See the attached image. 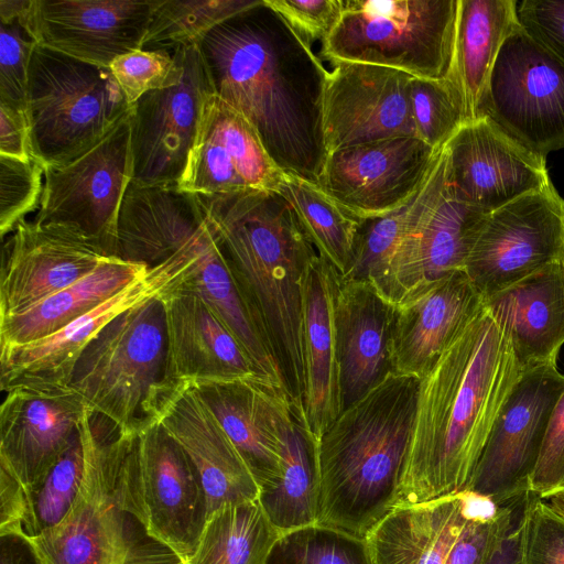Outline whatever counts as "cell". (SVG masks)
Wrapping results in <instances>:
<instances>
[{
  "label": "cell",
  "mask_w": 564,
  "mask_h": 564,
  "mask_svg": "<svg viewBox=\"0 0 564 564\" xmlns=\"http://www.w3.org/2000/svg\"><path fill=\"white\" fill-rule=\"evenodd\" d=\"M564 491V391L551 413L529 492L540 499Z\"/></svg>",
  "instance_id": "48"
},
{
  "label": "cell",
  "mask_w": 564,
  "mask_h": 564,
  "mask_svg": "<svg viewBox=\"0 0 564 564\" xmlns=\"http://www.w3.org/2000/svg\"><path fill=\"white\" fill-rule=\"evenodd\" d=\"M484 118L539 156L564 149V63L519 22L496 58Z\"/></svg>",
  "instance_id": "12"
},
{
  "label": "cell",
  "mask_w": 564,
  "mask_h": 564,
  "mask_svg": "<svg viewBox=\"0 0 564 564\" xmlns=\"http://www.w3.org/2000/svg\"><path fill=\"white\" fill-rule=\"evenodd\" d=\"M564 260V200L550 184L494 210L464 271L482 300Z\"/></svg>",
  "instance_id": "13"
},
{
  "label": "cell",
  "mask_w": 564,
  "mask_h": 564,
  "mask_svg": "<svg viewBox=\"0 0 564 564\" xmlns=\"http://www.w3.org/2000/svg\"><path fill=\"white\" fill-rule=\"evenodd\" d=\"M108 257L82 234L22 220L3 246L0 317L19 314L73 285Z\"/></svg>",
  "instance_id": "21"
},
{
  "label": "cell",
  "mask_w": 564,
  "mask_h": 564,
  "mask_svg": "<svg viewBox=\"0 0 564 564\" xmlns=\"http://www.w3.org/2000/svg\"><path fill=\"white\" fill-rule=\"evenodd\" d=\"M109 69L131 106L150 91L177 84L183 73L176 52L145 50L117 57Z\"/></svg>",
  "instance_id": "44"
},
{
  "label": "cell",
  "mask_w": 564,
  "mask_h": 564,
  "mask_svg": "<svg viewBox=\"0 0 564 564\" xmlns=\"http://www.w3.org/2000/svg\"><path fill=\"white\" fill-rule=\"evenodd\" d=\"M340 273L316 254L303 284V347L306 424L317 441L340 414L339 365L336 333V293Z\"/></svg>",
  "instance_id": "31"
},
{
  "label": "cell",
  "mask_w": 564,
  "mask_h": 564,
  "mask_svg": "<svg viewBox=\"0 0 564 564\" xmlns=\"http://www.w3.org/2000/svg\"><path fill=\"white\" fill-rule=\"evenodd\" d=\"M178 282L161 296L167 392L178 383L257 375L238 341L205 300L180 288Z\"/></svg>",
  "instance_id": "28"
},
{
  "label": "cell",
  "mask_w": 564,
  "mask_h": 564,
  "mask_svg": "<svg viewBox=\"0 0 564 564\" xmlns=\"http://www.w3.org/2000/svg\"><path fill=\"white\" fill-rule=\"evenodd\" d=\"M85 470L80 432L40 487L29 496L30 516L24 533L36 536L59 523L79 492Z\"/></svg>",
  "instance_id": "42"
},
{
  "label": "cell",
  "mask_w": 564,
  "mask_h": 564,
  "mask_svg": "<svg viewBox=\"0 0 564 564\" xmlns=\"http://www.w3.org/2000/svg\"><path fill=\"white\" fill-rule=\"evenodd\" d=\"M214 413L246 462L260 490L281 474V423L291 400L288 392L251 375L187 383Z\"/></svg>",
  "instance_id": "25"
},
{
  "label": "cell",
  "mask_w": 564,
  "mask_h": 564,
  "mask_svg": "<svg viewBox=\"0 0 564 564\" xmlns=\"http://www.w3.org/2000/svg\"><path fill=\"white\" fill-rule=\"evenodd\" d=\"M206 223L199 195L131 181L119 213L116 258L152 268L193 243Z\"/></svg>",
  "instance_id": "30"
},
{
  "label": "cell",
  "mask_w": 564,
  "mask_h": 564,
  "mask_svg": "<svg viewBox=\"0 0 564 564\" xmlns=\"http://www.w3.org/2000/svg\"><path fill=\"white\" fill-rule=\"evenodd\" d=\"M122 491L126 510L184 563L207 520L206 494L194 464L159 422L131 438Z\"/></svg>",
  "instance_id": "10"
},
{
  "label": "cell",
  "mask_w": 564,
  "mask_h": 564,
  "mask_svg": "<svg viewBox=\"0 0 564 564\" xmlns=\"http://www.w3.org/2000/svg\"><path fill=\"white\" fill-rule=\"evenodd\" d=\"M554 511L564 518V491L555 494L545 500Z\"/></svg>",
  "instance_id": "56"
},
{
  "label": "cell",
  "mask_w": 564,
  "mask_h": 564,
  "mask_svg": "<svg viewBox=\"0 0 564 564\" xmlns=\"http://www.w3.org/2000/svg\"><path fill=\"white\" fill-rule=\"evenodd\" d=\"M517 0H458L447 79L462 96L466 123L484 118L489 78L502 43L518 22Z\"/></svg>",
  "instance_id": "33"
},
{
  "label": "cell",
  "mask_w": 564,
  "mask_h": 564,
  "mask_svg": "<svg viewBox=\"0 0 564 564\" xmlns=\"http://www.w3.org/2000/svg\"><path fill=\"white\" fill-rule=\"evenodd\" d=\"M563 391L564 375L556 364L523 371L494 424L468 492L496 506L530 494L547 423Z\"/></svg>",
  "instance_id": "15"
},
{
  "label": "cell",
  "mask_w": 564,
  "mask_h": 564,
  "mask_svg": "<svg viewBox=\"0 0 564 564\" xmlns=\"http://www.w3.org/2000/svg\"><path fill=\"white\" fill-rule=\"evenodd\" d=\"M394 314L395 306L371 283L339 278L335 316L341 411L393 372Z\"/></svg>",
  "instance_id": "29"
},
{
  "label": "cell",
  "mask_w": 564,
  "mask_h": 564,
  "mask_svg": "<svg viewBox=\"0 0 564 564\" xmlns=\"http://www.w3.org/2000/svg\"><path fill=\"white\" fill-rule=\"evenodd\" d=\"M312 47L324 41L337 24L343 0H264Z\"/></svg>",
  "instance_id": "49"
},
{
  "label": "cell",
  "mask_w": 564,
  "mask_h": 564,
  "mask_svg": "<svg viewBox=\"0 0 564 564\" xmlns=\"http://www.w3.org/2000/svg\"><path fill=\"white\" fill-rule=\"evenodd\" d=\"M208 229L196 240L130 283L99 306L57 333L11 348L0 349V389L68 387L75 365L91 339L115 317L149 300L162 296L194 262Z\"/></svg>",
  "instance_id": "16"
},
{
  "label": "cell",
  "mask_w": 564,
  "mask_h": 564,
  "mask_svg": "<svg viewBox=\"0 0 564 564\" xmlns=\"http://www.w3.org/2000/svg\"><path fill=\"white\" fill-rule=\"evenodd\" d=\"M68 387L120 436L135 437L156 423L167 393L161 296L107 324L83 350Z\"/></svg>",
  "instance_id": "6"
},
{
  "label": "cell",
  "mask_w": 564,
  "mask_h": 564,
  "mask_svg": "<svg viewBox=\"0 0 564 564\" xmlns=\"http://www.w3.org/2000/svg\"><path fill=\"white\" fill-rule=\"evenodd\" d=\"M520 25L564 63V0L518 2Z\"/></svg>",
  "instance_id": "50"
},
{
  "label": "cell",
  "mask_w": 564,
  "mask_h": 564,
  "mask_svg": "<svg viewBox=\"0 0 564 564\" xmlns=\"http://www.w3.org/2000/svg\"><path fill=\"white\" fill-rule=\"evenodd\" d=\"M247 311L273 355L292 402L305 390L303 284L318 254L276 191L200 196Z\"/></svg>",
  "instance_id": "3"
},
{
  "label": "cell",
  "mask_w": 564,
  "mask_h": 564,
  "mask_svg": "<svg viewBox=\"0 0 564 564\" xmlns=\"http://www.w3.org/2000/svg\"><path fill=\"white\" fill-rule=\"evenodd\" d=\"M131 111L85 152L45 167L33 220L77 231L113 258L119 213L133 176Z\"/></svg>",
  "instance_id": "11"
},
{
  "label": "cell",
  "mask_w": 564,
  "mask_h": 564,
  "mask_svg": "<svg viewBox=\"0 0 564 564\" xmlns=\"http://www.w3.org/2000/svg\"><path fill=\"white\" fill-rule=\"evenodd\" d=\"M523 502L496 507L465 491L402 506L365 540L373 564H485Z\"/></svg>",
  "instance_id": "9"
},
{
  "label": "cell",
  "mask_w": 564,
  "mask_h": 564,
  "mask_svg": "<svg viewBox=\"0 0 564 564\" xmlns=\"http://www.w3.org/2000/svg\"><path fill=\"white\" fill-rule=\"evenodd\" d=\"M482 301L485 310L509 338L523 371L556 364L564 344V260Z\"/></svg>",
  "instance_id": "32"
},
{
  "label": "cell",
  "mask_w": 564,
  "mask_h": 564,
  "mask_svg": "<svg viewBox=\"0 0 564 564\" xmlns=\"http://www.w3.org/2000/svg\"><path fill=\"white\" fill-rule=\"evenodd\" d=\"M458 0H343L340 18L322 42V55L402 70L415 78H447Z\"/></svg>",
  "instance_id": "7"
},
{
  "label": "cell",
  "mask_w": 564,
  "mask_h": 564,
  "mask_svg": "<svg viewBox=\"0 0 564 564\" xmlns=\"http://www.w3.org/2000/svg\"><path fill=\"white\" fill-rule=\"evenodd\" d=\"M158 0H32L21 22L42 47L99 67L142 50Z\"/></svg>",
  "instance_id": "19"
},
{
  "label": "cell",
  "mask_w": 564,
  "mask_h": 564,
  "mask_svg": "<svg viewBox=\"0 0 564 564\" xmlns=\"http://www.w3.org/2000/svg\"><path fill=\"white\" fill-rule=\"evenodd\" d=\"M158 422L194 464L207 500V517L230 503L259 499L260 488L214 413L187 383L164 395Z\"/></svg>",
  "instance_id": "26"
},
{
  "label": "cell",
  "mask_w": 564,
  "mask_h": 564,
  "mask_svg": "<svg viewBox=\"0 0 564 564\" xmlns=\"http://www.w3.org/2000/svg\"><path fill=\"white\" fill-rule=\"evenodd\" d=\"M0 155L28 161L32 158L26 111L0 104Z\"/></svg>",
  "instance_id": "52"
},
{
  "label": "cell",
  "mask_w": 564,
  "mask_h": 564,
  "mask_svg": "<svg viewBox=\"0 0 564 564\" xmlns=\"http://www.w3.org/2000/svg\"><path fill=\"white\" fill-rule=\"evenodd\" d=\"M177 285L199 294L238 341L256 373L285 390L280 368L247 311L210 225Z\"/></svg>",
  "instance_id": "36"
},
{
  "label": "cell",
  "mask_w": 564,
  "mask_h": 564,
  "mask_svg": "<svg viewBox=\"0 0 564 564\" xmlns=\"http://www.w3.org/2000/svg\"><path fill=\"white\" fill-rule=\"evenodd\" d=\"M445 147L448 192L486 213L552 184L545 158L514 142L488 118L465 123Z\"/></svg>",
  "instance_id": "22"
},
{
  "label": "cell",
  "mask_w": 564,
  "mask_h": 564,
  "mask_svg": "<svg viewBox=\"0 0 564 564\" xmlns=\"http://www.w3.org/2000/svg\"><path fill=\"white\" fill-rule=\"evenodd\" d=\"M88 406L69 387H17L0 406V467L10 471L28 496L79 434Z\"/></svg>",
  "instance_id": "20"
},
{
  "label": "cell",
  "mask_w": 564,
  "mask_h": 564,
  "mask_svg": "<svg viewBox=\"0 0 564 564\" xmlns=\"http://www.w3.org/2000/svg\"><path fill=\"white\" fill-rule=\"evenodd\" d=\"M522 373L509 338L482 307L420 379L395 508L468 490Z\"/></svg>",
  "instance_id": "2"
},
{
  "label": "cell",
  "mask_w": 564,
  "mask_h": 564,
  "mask_svg": "<svg viewBox=\"0 0 564 564\" xmlns=\"http://www.w3.org/2000/svg\"><path fill=\"white\" fill-rule=\"evenodd\" d=\"M132 106L109 68L37 44L33 47L26 116L32 156L45 167L63 164L88 150Z\"/></svg>",
  "instance_id": "8"
},
{
  "label": "cell",
  "mask_w": 564,
  "mask_h": 564,
  "mask_svg": "<svg viewBox=\"0 0 564 564\" xmlns=\"http://www.w3.org/2000/svg\"><path fill=\"white\" fill-rule=\"evenodd\" d=\"M442 150L415 137L345 148L328 154L317 185L354 217L378 218L420 189Z\"/></svg>",
  "instance_id": "17"
},
{
  "label": "cell",
  "mask_w": 564,
  "mask_h": 564,
  "mask_svg": "<svg viewBox=\"0 0 564 564\" xmlns=\"http://www.w3.org/2000/svg\"><path fill=\"white\" fill-rule=\"evenodd\" d=\"M267 564H373L365 539L313 524L283 533Z\"/></svg>",
  "instance_id": "41"
},
{
  "label": "cell",
  "mask_w": 564,
  "mask_h": 564,
  "mask_svg": "<svg viewBox=\"0 0 564 564\" xmlns=\"http://www.w3.org/2000/svg\"><path fill=\"white\" fill-rule=\"evenodd\" d=\"M524 564H564V518L531 494L524 508Z\"/></svg>",
  "instance_id": "47"
},
{
  "label": "cell",
  "mask_w": 564,
  "mask_h": 564,
  "mask_svg": "<svg viewBox=\"0 0 564 564\" xmlns=\"http://www.w3.org/2000/svg\"><path fill=\"white\" fill-rule=\"evenodd\" d=\"M261 0H158L142 50L174 52L198 43L224 21Z\"/></svg>",
  "instance_id": "40"
},
{
  "label": "cell",
  "mask_w": 564,
  "mask_h": 564,
  "mask_svg": "<svg viewBox=\"0 0 564 564\" xmlns=\"http://www.w3.org/2000/svg\"><path fill=\"white\" fill-rule=\"evenodd\" d=\"M284 175L250 123L215 94L210 96L177 187L199 196L278 192Z\"/></svg>",
  "instance_id": "23"
},
{
  "label": "cell",
  "mask_w": 564,
  "mask_h": 564,
  "mask_svg": "<svg viewBox=\"0 0 564 564\" xmlns=\"http://www.w3.org/2000/svg\"><path fill=\"white\" fill-rule=\"evenodd\" d=\"M214 94L253 128L285 174L318 183L328 152L323 104L328 72L264 0L198 43Z\"/></svg>",
  "instance_id": "1"
},
{
  "label": "cell",
  "mask_w": 564,
  "mask_h": 564,
  "mask_svg": "<svg viewBox=\"0 0 564 564\" xmlns=\"http://www.w3.org/2000/svg\"><path fill=\"white\" fill-rule=\"evenodd\" d=\"M30 499L21 482L0 467V535L24 533Z\"/></svg>",
  "instance_id": "51"
},
{
  "label": "cell",
  "mask_w": 564,
  "mask_h": 564,
  "mask_svg": "<svg viewBox=\"0 0 564 564\" xmlns=\"http://www.w3.org/2000/svg\"><path fill=\"white\" fill-rule=\"evenodd\" d=\"M0 564H46L25 533L0 535Z\"/></svg>",
  "instance_id": "54"
},
{
  "label": "cell",
  "mask_w": 564,
  "mask_h": 564,
  "mask_svg": "<svg viewBox=\"0 0 564 564\" xmlns=\"http://www.w3.org/2000/svg\"><path fill=\"white\" fill-rule=\"evenodd\" d=\"M149 270L145 264L109 258L87 276L29 310L0 317V349L57 333L144 276Z\"/></svg>",
  "instance_id": "35"
},
{
  "label": "cell",
  "mask_w": 564,
  "mask_h": 564,
  "mask_svg": "<svg viewBox=\"0 0 564 564\" xmlns=\"http://www.w3.org/2000/svg\"><path fill=\"white\" fill-rule=\"evenodd\" d=\"M45 166L32 156L28 161L0 155V234L3 238L40 206Z\"/></svg>",
  "instance_id": "45"
},
{
  "label": "cell",
  "mask_w": 564,
  "mask_h": 564,
  "mask_svg": "<svg viewBox=\"0 0 564 564\" xmlns=\"http://www.w3.org/2000/svg\"><path fill=\"white\" fill-rule=\"evenodd\" d=\"M419 382L389 373L323 432L316 524L366 539L397 507Z\"/></svg>",
  "instance_id": "4"
},
{
  "label": "cell",
  "mask_w": 564,
  "mask_h": 564,
  "mask_svg": "<svg viewBox=\"0 0 564 564\" xmlns=\"http://www.w3.org/2000/svg\"><path fill=\"white\" fill-rule=\"evenodd\" d=\"M525 502L517 513L509 530L498 542L485 564H524Z\"/></svg>",
  "instance_id": "53"
},
{
  "label": "cell",
  "mask_w": 564,
  "mask_h": 564,
  "mask_svg": "<svg viewBox=\"0 0 564 564\" xmlns=\"http://www.w3.org/2000/svg\"><path fill=\"white\" fill-rule=\"evenodd\" d=\"M489 213L447 189L438 205L393 251L378 293L397 306L431 283L464 271Z\"/></svg>",
  "instance_id": "24"
},
{
  "label": "cell",
  "mask_w": 564,
  "mask_h": 564,
  "mask_svg": "<svg viewBox=\"0 0 564 564\" xmlns=\"http://www.w3.org/2000/svg\"><path fill=\"white\" fill-rule=\"evenodd\" d=\"M0 26V104L26 111L29 66L36 43L20 20Z\"/></svg>",
  "instance_id": "46"
},
{
  "label": "cell",
  "mask_w": 564,
  "mask_h": 564,
  "mask_svg": "<svg viewBox=\"0 0 564 564\" xmlns=\"http://www.w3.org/2000/svg\"><path fill=\"white\" fill-rule=\"evenodd\" d=\"M282 534L259 500L225 505L207 517L193 553L183 564H267Z\"/></svg>",
  "instance_id": "38"
},
{
  "label": "cell",
  "mask_w": 564,
  "mask_h": 564,
  "mask_svg": "<svg viewBox=\"0 0 564 564\" xmlns=\"http://www.w3.org/2000/svg\"><path fill=\"white\" fill-rule=\"evenodd\" d=\"M32 0H0V23H10L26 15Z\"/></svg>",
  "instance_id": "55"
},
{
  "label": "cell",
  "mask_w": 564,
  "mask_h": 564,
  "mask_svg": "<svg viewBox=\"0 0 564 564\" xmlns=\"http://www.w3.org/2000/svg\"><path fill=\"white\" fill-rule=\"evenodd\" d=\"M292 205L318 254L343 275L351 261L361 219L344 209L317 184L285 174L278 191Z\"/></svg>",
  "instance_id": "39"
},
{
  "label": "cell",
  "mask_w": 564,
  "mask_h": 564,
  "mask_svg": "<svg viewBox=\"0 0 564 564\" xmlns=\"http://www.w3.org/2000/svg\"><path fill=\"white\" fill-rule=\"evenodd\" d=\"M174 52L183 68L180 82L145 94L132 106V182L140 185H178L214 95L198 44Z\"/></svg>",
  "instance_id": "14"
},
{
  "label": "cell",
  "mask_w": 564,
  "mask_h": 564,
  "mask_svg": "<svg viewBox=\"0 0 564 564\" xmlns=\"http://www.w3.org/2000/svg\"><path fill=\"white\" fill-rule=\"evenodd\" d=\"M281 474L260 490L259 502L282 533L316 524L319 502L317 441L301 401L292 402L281 423Z\"/></svg>",
  "instance_id": "34"
},
{
  "label": "cell",
  "mask_w": 564,
  "mask_h": 564,
  "mask_svg": "<svg viewBox=\"0 0 564 564\" xmlns=\"http://www.w3.org/2000/svg\"><path fill=\"white\" fill-rule=\"evenodd\" d=\"M411 107L416 138L442 150L466 123L462 96L447 79L412 78Z\"/></svg>",
  "instance_id": "43"
},
{
  "label": "cell",
  "mask_w": 564,
  "mask_h": 564,
  "mask_svg": "<svg viewBox=\"0 0 564 564\" xmlns=\"http://www.w3.org/2000/svg\"><path fill=\"white\" fill-rule=\"evenodd\" d=\"M465 271L451 273L395 306L392 371L421 379L482 310Z\"/></svg>",
  "instance_id": "27"
},
{
  "label": "cell",
  "mask_w": 564,
  "mask_h": 564,
  "mask_svg": "<svg viewBox=\"0 0 564 564\" xmlns=\"http://www.w3.org/2000/svg\"><path fill=\"white\" fill-rule=\"evenodd\" d=\"M323 104L329 153L380 140L415 137L411 107L413 76L394 68L334 62Z\"/></svg>",
  "instance_id": "18"
},
{
  "label": "cell",
  "mask_w": 564,
  "mask_h": 564,
  "mask_svg": "<svg viewBox=\"0 0 564 564\" xmlns=\"http://www.w3.org/2000/svg\"><path fill=\"white\" fill-rule=\"evenodd\" d=\"M85 470L64 519L30 536L46 564H182L123 505V464L132 437L106 435L87 408L79 425Z\"/></svg>",
  "instance_id": "5"
},
{
  "label": "cell",
  "mask_w": 564,
  "mask_h": 564,
  "mask_svg": "<svg viewBox=\"0 0 564 564\" xmlns=\"http://www.w3.org/2000/svg\"><path fill=\"white\" fill-rule=\"evenodd\" d=\"M183 564V563H182Z\"/></svg>",
  "instance_id": "57"
},
{
  "label": "cell",
  "mask_w": 564,
  "mask_h": 564,
  "mask_svg": "<svg viewBox=\"0 0 564 564\" xmlns=\"http://www.w3.org/2000/svg\"><path fill=\"white\" fill-rule=\"evenodd\" d=\"M448 153L443 148L431 174L420 189L399 208L364 219L344 280H360L378 290L398 245L438 205L447 186Z\"/></svg>",
  "instance_id": "37"
}]
</instances>
